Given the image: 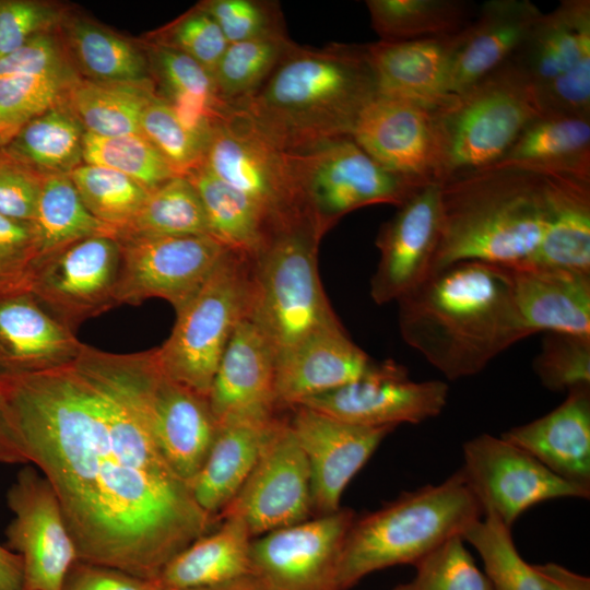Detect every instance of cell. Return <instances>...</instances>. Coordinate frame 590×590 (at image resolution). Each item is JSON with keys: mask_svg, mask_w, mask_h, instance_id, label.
I'll return each mask as SVG.
<instances>
[{"mask_svg": "<svg viewBox=\"0 0 590 590\" xmlns=\"http://www.w3.org/2000/svg\"><path fill=\"white\" fill-rule=\"evenodd\" d=\"M153 356L84 344L71 364L0 375V401L16 447L57 495L78 560L157 580L214 520L154 439Z\"/></svg>", "mask_w": 590, "mask_h": 590, "instance_id": "6da1fadb", "label": "cell"}, {"mask_svg": "<svg viewBox=\"0 0 590 590\" xmlns=\"http://www.w3.org/2000/svg\"><path fill=\"white\" fill-rule=\"evenodd\" d=\"M398 304L402 339L449 380L481 373L529 337L503 266L456 262L434 272Z\"/></svg>", "mask_w": 590, "mask_h": 590, "instance_id": "7a4b0ae2", "label": "cell"}, {"mask_svg": "<svg viewBox=\"0 0 590 590\" xmlns=\"http://www.w3.org/2000/svg\"><path fill=\"white\" fill-rule=\"evenodd\" d=\"M377 93L365 45L293 44L266 82L229 107L282 150L299 153L351 137Z\"/></svg>", "mask_w": 590, "mask_h": 590, "instance_id": "3957f363", "label": "cell"}, {"mask_svg": "<svg viewBox=\"0 0 590 590\" xmlns=\"http://www.w3.org/2000/svg\"><path fill=\"white\" fill-rule=\"evenodd\" d=\"M439 184L441 236L434 272L460 261L504 267L533 261L546 222L542 175L489 166Z\"/></svg>", "mask_w": 590, "mask_h": 590, "instance_id": "277c9868", "label": "cell"}, {"mask_svg": "<svg viewBox=\"0 0 590 590\" xmlns=\"http://www.w3.org/2000/svg\"><path fill=\"white\" fill-rule=\"evenodd\" d=\"M482 509L461 471L439 484L405 492L354 518L343 543L339 586L349 590L365 576L396 565H415L448 540L462 536Z\"/></svg>", "mask_w": 590, "mask_h": 590, "instance_id": "5b68a950", "label": "cell"}, {"mask_svg": "<svg viewBox=\"0 0 590 590\" xmlns=\"http://www.w3.org/2000/svg\"><path fill=\"white\" fill-rule=\"evenodd\" d=\"M322 236L308 215L300 216L275 228L251 261L248 314L276 357L321 330L341 326L319 279Z\"/></svg>", "mask_w": 590, "mask_h": 590, "instance_id": "8992f818", "label": "cell"}, {"mask_svg": "<svg viewBox=\"0 0 590 590\" xmlns=\"http://www.w3.org/2000/svg\"><path fill=\"white\" fill-rule=\"evenodd\" d=\"M542 113L535 91L509 60L435 109L439 182L496 164Z\"/></svg>", "mask_w": 590, "mask_h": 590, "instance_id": "52a82bcc", "label": "cell"}, {"mask_svg": "<svg viewBox=\"0 0 590 590\" xmlns=\"http://www.w3.org/2000/svg\"><path fill=\"white\" fill-rule=\"evenodd\" d=\"M251 261L227 250L199 292L177 312L170 335L153 349L165 376L208 397L222 355L249 309Z\"/></svg>", "mask_w": 590, "mask_h": 590, "instance_id": "ba28073f", "label": "cell"}, {"mask_svg": "<svg viewBox=\"0 0 590 590\" xmlns=\"http://www.w3.org/2000/svg\"><path fill=\"white\" fill-rule=\"evenodd\" d=\"M294 160L305 213L322 234L356 209L398 208L424 185L388 170L351 137L294 153Z\"/></svg>", "mask_w": 590, "mask_h": 590, "instance_id": "9c48e42d", "label": "cell"}, {"mask_svg": "<svg viewBox=\"0 0 590 590\" xmlns=\"http://www.w3.org/2000/svg\"><path fill=\"white\" fill-rule=\"evenodd\" d=\"M202 165L253 201L274 229L307 215L294 153L279 148L232 107L214 123Z\"/></svg>", "mask_w": 590, "mask_h": 590, "instance_id": "30bf717a", "label": "cell"}, {"mask_svg": "<svg viewBox=\"0 0 590 590\" xmlns=\"http://www.w3.org/2000/svg\"><path fill=\"white\" fill-rule=\"evenodd\" d=\"M511 60L542 111L590 116V1L563 0L542 13Z\"/></svg>", "mask_w": 590, "mask_h": 590, "instance_id": "8fae6325", "label": "cell"}, {"mask_svg": "<svg viewBox=\"0 0 590 590\" xmlns=\"http://www.w3.org/2000/svg\"><path fill=\"white\" fill-rule=\"evenodd\" d=\"M462 451L460 471L483 515H494L509 528L539 503L590 496V488L560 477L502 436L477 435Z\"/></svg>", "mask_w": 590, "mask_h": 590, "instance_id": "7c38bea8", "label": "cell"}, {"mask_svg": "<svg viewBox=\"0 0 590 590\" xmlns=\"http://www.w3.org/2000/svg\"><path fill=\"white\" fill-rule=\"evenodd\" d=\"M117 239L121 248L117 306L158 297L172 304L176 314L199 292L229 250L211 235Z\"/></svg>", "mask_w": 590, "mask_h": 590, "instance_id": "4fadbf2b", "label": "cell"}, {"mask_svg": "<svg viewBox=\"0 0 590 590\" xmlns=\"http://www.w3.org/2000/svg\"><path fill=\"white\" fill-rule=\"evenodd\" d=\"M120 259V243L113 235L76 240L38 260L27 292L73 331L117 306Z\"/></svg>", "mask_w": 590, "mask_h": 590, "instance_id": "5bb4252c", "label": "cell"}, {"mask_svg": "<svg viewBox=\"0 0 590 590\" xmlns=\"http://www.w3.org/2000/svg\"><path fill=\"white\" fill-rule=\"evenodd\" d=\"M314 514L310 471L288 420L271 426L244 485L221 515L235 516L252 538L299 523Z\"/></svg>", "mask_w": 590, "mask_h": 590, "instance_id": "9a60e30c", "label": "cell"}, {"mask_svg": "<svg viewBox=\"0 0 590 590\" xmlns=\"http://www.w3.org/2000/svg\"><path fill=\"white\" fill-rule=\"evenodd\" d=\"M349 508L253 538V577L262 590H342L339 563L355 518Z\"/></svg>", "mask_w": 590, "mask_h": 590, "instance_id": "2e32d148", "label": "cell"}, {"mask_svg": "<svg viewBox=\"0 0 590 590\" xmlns=\"http://www.w3.org/2000/svg\"><path fill=\"white\" fill-rule=\"evenodd\" d=\"M7 503L14 514L5 529L7 545L22 558L23 590H63L78 552L51 485L26 465L9 488Z\"/></svg>", "mask_w": 590, "mask_h": 590, "instance_id": "e0dca14e", "label": "cell"}, {"mask_svg": "<svg viewBox=\"0 0 590 590\" xmlns=\"http://www.w3.org/2000/svg\"><path fill=\"white\" fill-rule=\"evenodd\" d=\"M448 394L445 381L411 380L402 365L387 361L373 363L361 378L299 405L356 425L397 427L438 416Z\"/></svg>", "mask_w": 590, "mask_h": 590, "instance_id": "ac0fdd59", "label": "cell"}, {"mask_svg": "<svg viewBox=\"0 0 590 590\" xmlns=\"http://www.w3.org/2000/svg\"><path fill=\"white\" fill-rule=\"evenodd\" d=\"M441 236L440 184L418 187L380 229L379 262L370 281L376 304L400 300L433 273Z\"/></svg>", "mask_w": 590, "mask_h": 590, "instance_id": "d6986e66", "label": "cell"}, {"mask_svg": "<svg viewBox=\"0 0 590 590\" xmlns=\"http://www.w3.org/2000/svg\"><path fill=\"white\" fill-rule=\"evenodd\" d=\"M435 109L376 94L361 110L351 138L388 170L417 182H439Z\"/></svg>", "mask_w": 590, "mask_h": 590, "instance_id": "ffe728a7", "label": "cell"}, {"mask_svg": "<svg viewBox=\"0 0 590 590\" xmlns=\"http://www.w3.org/2000/svg\"><path fill=\"white\" fill-rule=\"evenodd\" d=\"M274 346L248 314L237 324L216 368L208 400L217 426L275 421Z\"/></svg>", "mask_w": 590, "mask_h": 590, "instance_id": "44dd1931", "label": "cell"}, {"mask_svg": "<svg viewBox=\"0 0 590 590\" xmlns=\"http://www.w3.org/2000/svg\"><path fill=\"white\" fill-rule=\"evenodd\" d=\"M293 410L288 423L308 462L314 512L337 511L349 483L394 427L356 425L304 405Z\"/></svg>", "mask_w": 590, "mask_h": 590, "instance_id": "7402d4cb", "label": "cell"}, {"mask_svg": "<svg viewBox=\"0 0 590 590\" xmlns=\"http://www.w3.org/2000/svg\"><path fill=\"white\" fill-rule=\"evenodd\" d=\"M462 34L365 45L378 94L429 108L446 104L455 95L450 78Z\"/></svg>", "mask_w": 590, "mask_h": 590, "instance_id": "603a6c76", "label": "cell"}, {"mask_svg": "<svg viewBox=\"0 0 590 590\" xmlns=\"http://www.w3.org/2000/svg\"><path fill=\"white\" fill-rule=\"evenodd\" d=\"M505 269L515 310L529 335H590V274L538 263Z\"/></svg>", "mask_w": 590, "mask_h": 590, "instance_id": "cb8c5ba5", "label": "cell"}, {"mask_svg": "<svg viewBox=\"0 0 590 590\" xmlns=\"http://www.w3.org/2000/svg\"><path fill=\"white\" fill-rule=\"evenodd\" d=\"M149 412L161 453L189 484L202 467L219 427L208 397L168 378L156 365Z\"/></svg>", "mask_w": 590, "mask_h": 590, "instance_id": "d4e9b609", "label": "cell"}, {"mask_svg": "<svg viewBox=\"0 0 590 590\" xmlns=\"http://www.w3.org/2000/svg\"><path fill=\"white\" fill-rule=\"evenodd\" d=\"M373 363L342 324L321 330L276 357L274 387L279 409H293L345 386L361 378Z\"/></svg>", "mask_w": 590, "mask_h": 590, "instance_id": "484cf974", "label": "cell"}, {"mask_svg": "<svg viewBox=\"0 0 590 590\" xmlns=\"http://www.w3.org/2000/svg\"><path fill=\"white\" fill-rule=\"evenodd\" d=\"M83 345L30 292L0 296V375L36 373L71 364Z\"/></svg>", "mask_w": 590, "mask_h": 590, "instance_id": "4316f807", "label": "cell"}, {"mask_svg": "<svg viewBox=\"0 0 590 590\" xmlns=\"http://www.w3.org/2000/svg\"><path fill=\"white\" fill-rule=\"evenodd\" d=\"M502 437L560 477L590 488V386L567 391L554 410Z\"/></svg>", "mask_w": 590, "mask_h": 590, "instance_id": "83f0119b", "label": "cell"}, {"mask_svg": "<svg viewBox=\"0 0 590 590\" xmlns=\"http://www.w3.org/2000/svg\"><path fill=\"white\" fill-rule=\"evenodd\" d=\"M542 12L529 0H488L463 31L450 78L459 94L514 58Z\"/></svg>", "mask_w": 590, "mask_h": 590, "instance_id": "f1b7e54d", "label": "cell"}, {"mask_svg": "<svg viewBox=\"0 0 590 590\" xmlns=\"http://www.w3.org/2000/svg\"><path fill=\"white\" fill-rule=\"evenodd\" d=\"M203 534L176 554L162 569L157 581L168 590H197L256 580L250 547L252 536L235 516Z\"/></svg>", "mask_w": 590, "mask_h": 590, "instance_id": "f546056e", "label": "cell"}, {"mask_svg": "<svg viewBox=\"0 0 590 590\" xmlns=\"http://www.w3.org/2000/svg\"><path fill=\"white\" fill-rule=\"evenodd\" d=\"M493 166L590 179V116L542 111Z\"/></svg>", "mask_w": 590, "mask_h": 590, "instance_id": "4dcf8cb0", "label": "cell"}, {"mask_svg": "<svg viewBox=\"0 0 590 590\" xmlns=\"http://www.w3.org/2000/svg\"><path fill=\"white\" fill-rule=\"evenodd\" d=\"M546 222L532 262L590 274V179L542 175Z\"/></svg>", "mask_w": 590, "mask_h": 590, "instance_id": "1f68e13d", "label": "cell"}, {"mask_svg": "<svg viewBox=\"0 0 590 590\" xmlns=\"http://www.w3.org/2000/svg\"><path fill=\"white\" fill-rule=\"evenodd\" d=\"M275 421L267 425L232 424L217 427L202 467L189 483L194 502L214 521L249 476Z\"/></svg>", "mask_w": 590, "mask_h": 590, "instance_id": "d6a6232c", "label": "cell"}, {"mask_svg": "<svg viewBox=\"0 0 590 590\" xmlns=\"http://www.w3.org/2000/svg\"><path fill=\"white\" fill-rule=\"evenodd\" d=\"M185 176L201 199L209 234L229 250L253 259L274 231L266 213L202 164Z\"/></svg>", "mask_w": 590, "mask_h": 590, "instance_id": "836d02e7", "label": "cell"}, {"mask_svg": "<svg viewBox=\"0 0 590 590\" xmlns=\"http://www.w3.org/2000/svg\"><path fill=\"white\" fill-rule=\"evenodd\" d=\"M371 26L385 42L453 36L463 32L477 9L464 0H368Z\"/></svg>", "mask_w": 590, "mask_h": 590, "instance_id": "e575fe53", "label": "cell"}, {"mask_svg": "<svg viewBox=\"0 0 590 590\" xmlns=\"http://www.w3.org/2000/svg\"><path fill=\"white\" fill-rule=\"evenodd\" d=\"M153 96L146 84L75 80L67 103L86 132L119 137L143 134L141 118Z\"/></svg>", "mask_w": 590, "mask_h": 590, "instance_id": "d590c367", "label": "cell"}, {"mask_svg": "<svg viewBox=\"0 0 590 590\" xmlns=\"http://www.w3.org/2000/svg\"><path fill=\"white\" fill-rule=\"evenodd\" d=\"M84 133L66 101L26 122L5 145L44 174H68L83 163Z\"/></svg>", "mask_w": 590, "mask_h": 590, "instance_id": "8d00e7d4", "label": "cell"}, {"mask_svg": "<svg viewBox=\"0 0 590 590\" xmlns=\"http://www.w3.org/2000/svg\"><path fill=\"white\" fill-rule=\"evenodd\" d=\"M39 259L76 240L113 235L109 226L95 219L83 204L68 174H46L34 220Z\"/></svg>", "mask_w": 590, "mask_h": 590, "instance_id": "74e56055", "label": "cell"}, {"mask_svg": "<svg viewBox=\"0 0 590 590\" xmlns=\"http://www.w3.org/2000/svg\"><path fill=\"white\" fill-rule=\"evenodd\" d=\"M210 235L201 199L186 176H174L149 191L133 220L116 238Z\"/></svg>", "mask_w": 590, "mask_h": 590, "instance_id": "f35d334b", "label": "cell"}, {"mask_svg": "<svg viewBox=\"0 0 590 590\" xmlns=\"http://www.w3.org/2000/svg\"><path fill=\"white\" fill-rule=\"evenodd\" d=\"M293 44L284 30L228 44L212 73L221 101L232 106L253 94Z\"/></svg>", "mask_w": 590, "mask_h": 590, "instance_id": "ab89813d", "label": "cell"}, {"mask_svg": "<svg viewBox=\"0 0 590 590\" xmlns=\"http://www.w3.org/2000/svg\"><path fill=\"white\" fill-rule=\"evenodd\" d=\"M70 40L84 70L99 82L145 84L148 66L129 42L92 23L78 21Z\"/></svg>", "mask_w": 590, "mask_h": 590, "instance_id": "60d3db41", "label": "cell"}, {"mask_svg": "<svg viewBox=\"0 0 590 590\" xmlns=\"http://www.w3.org/2000/svg\"><path fill=\"white\" fill-rule=\"evenodd\" d=\"M510 529L494 515L485 514L462 539L480 555L493 590H545L533 565L519 554Z\"/></svg>", "mask_w": 590, "mask_h": 590, "instance_id": "b9f144b4", "label": "cell"}, {"mask_svg": "<svg viewBox=\"0 0 590 590\" xmlns=\"http://www.w3.org/2000/svg\"><path fill=\"white\" fill-rule=\"evenodd\" d=\"M88 212L116 233L137 215L149 190L126 175L82 163L68 173Z\"/></svg>", "mask_w": 590, "mask_h": 590, "instance_id": "7bdbcfd3", "label": "cell"}, {"mask_svg": "<svg viewBox=\"0 0 590 590\" xmlns=\"http://www.w3.org/2000/svg\"><path fill=\"white\" fill-rule=\"evenodd\" d=\"M82 161L119 172L149 191L177 176L144 134L99 137L85 131Z\"/></svg>", "mask_w": 590, "mask_h": 590, "instance_id": "ee69618b", "label": "cell"}, {"mask_svg": "<svg viewBox=\"0 0 590 590\" xmlns=\"http://www.w3.org/2000/svg\"><path fill=\"white\" fill-rule=\"evenodd\" d=\"M73 74L0 76V143L30 120L67 101Z\"/></svg>", "mask_w": 590, "mask_h": 590, "instance_id": "f6af8a7d", "label": "cell"}, {"mask_svg": "<svg viewBox=\"0 0 590 590\" xmlns=\"http://www.w3.org/2000/svg\"><path fill=\"white\" fill-rule=\"evenodd\" d=\"M414 566V578L392 590H493L462 536L448 540Z\"/></svg>", "mask_w": 590, "mask_h": 590, "instance_id": "bcb514c9", "label": "cell"}, {"mask_svg": "<svg viewBox=\"0 0 590 590\" xmlns=\"http://www.w3.org/2000/svg\"><path fill=\"white\" fill-rule=\"evenodd\" d=\"M141 129L177 176L202 164L206 142L185 127L166 99L152 97L144 108Z\"/></svg>", "mask_w": 590, "mask_h": 590, "instance_id": "7dc6e473", "label": "cell"}, {"mask_svg": "<svg viewBox=\"0 0 590 590\" xmlns=\"http://www.w3.org/2000/svg\"><path fill=\"white\" fill-rule=\"evenodd\" d=\"M533 370L550 391L590 386V335L546 333L533 359Z\"/></svg>", "mask_w": 590, "mask_h": 590, "instance_id": "c3c4849f", "label": "cell"}, {"mask_svg": "<svg viewBox=\"0 0 590 590\" xmlns=\"http://www.w3.org/2000/svg\"><path fill=\"white\" fill-rule=\"evenodd\" d=\"M152 59L168 99L190 98L219 110L228 108L219 97L212 73L194 59L160 44L153 48Z\"/></svg>", "mask_w": 590, "mask_h": 590, "instance_id": "681fc988", "label": "cell"}, {"mask_svg": "<svg viewBox=\"0 0 590 590\" xmlns=\"http://www.w3.org/2000/svg\"><path fill=\"white\" fill-rule=\"evenodd\" d=\"M38 260L34 223L0 215V296L27 292Z\"/></svg>", "mask_w": 590, "mask_h": 590, "instance_id": "f907efd6", "label": "cell"}, {"mask_svg": "<svg viewBox=\"0 0 590 590\" xmlns=\"http://www.w3.org/2000/svg\"><path fill=\"white\" fill-rule=\"evenodd\" d=\"M158 44L186 54L211 73L228 46L219 25L200 5L166 28Z\"/></svg>", "mask_w": 590, "mask_h": 590, "instance_id": "816d5d0a", "label": "cell"}, {"mask_svg": "<svg viewBox=\"0 0 590 590\" xmlns=\"http://www.w3.org/2000/svg\"><path fill=\"white\" fill-rule=\"evenodd\" d=\"M200 7L219 25L228 44L283 30L276 4L256 0H210Z\"/></svg>", "mask_w": 590, "mask_h": 590, "instance_id": "f5cc1de1", "label": "cell"}, {"mask_svg": "<svg viewBox=\"0 0 590 590\" xmlns=\"http://www.w3.org/2000/svg\"><path fill=\"white\" fill-rule=\"evenodd\" d=\"M45 175L0 144V215L33 221Z\"/></svg>", "mask_w": 590, "mask_h": 590, "instance_id": "db71d44e", "label": "cell"}, {"mask_svg": "<svg viewBox=\"0 0 590 590\" xmlns=\"http://www.w3.org/2000/svg\"><path fill=\"white\" fill-rule=\"evenodd\" d=\"M58 17L49 5L31 0L0 1V57L21 47L31 37L47 32Z\"/></svg>", "mask_w": 590, "mask_h": 590, "instance_id": "11a10c76", "label": "cell"}, {"mask_svg": "<svg viewBox=\"0 0 590 590\" xmlns=\"http://www.w3.org/2000/svg\"><path fill=\"white\" fill-rule=\"evenodd\" d=\"M72 74L57 40L47 32L0 57V76Z\"/></svg>", "mask_w": 590, "mask_h": 590, "instance_id": "9f6ffc18", "label": "cell"}, {"mask_svg": "<svg viewBox=\"0 0 590 590\" xmlns=\"http://www.w3.org/2000/svg\"><path fill=\"white\" fill-rule=\"evenodd\" d=\"M63 590H168L157 580L144 579L108 566L76 560L67 574Z\"/></svg>", "mask_w": 590, "mask_h": 590, "instance_id": "6f0895ef", "label": "cell"}, {"mask_svg": "<svg viewBox=\"0 0 590 590\" xmlns=\"http://www.w3.org/2000/svg\"><path fill=\"white\" fill-rule=\"evenodd\" d=\"M545 590H590V578L556 563L533 565Z\"/></svg>", "mask_w": 590, "mask_h": 590, "instance_id": "680465c9", "label": "cell"}, {"mask_svg": "<svg viewBox=\"0 0 590 590\" xmlns=\"http://www.w3.org/2000/svg\"><path fill=\"white\" fill-rule=\"evenodd\" d=\"M23 583L21 556L0 545V590H23Z\"/></svg>", "mask_w": 590, "mask_h": 590, "instance_id": "91938a15", "label": "cell"}, {"mask_svg": "<svg viewBox=\"0 0 590 590\" xmlns=\"http://www.w3.org/2000/svg\"><path fill=\"white\" fill-rule=\"evenodd\" d=\"M0 463L26 464L27 461L16 447L3 414L0 401Z\"/></svg>", "mask_w": 590, "mask_h": 590, "instance_id": "94428289", "label": "cell"}, {"mask_svg": "<svg viewBox=\"0 0 590 590\" xmlns=\"http://www.w3.org/2000/svg\"><path fill=\"white\" fill-rule=\"evenodd\" d=\"M197 590H262L256 580H249L245 582H239L231 586L209 588V589H197Z\"/></svg>", "mask_w": 590, "mask_h": 590, "instance_id": "6125c7cd", "label": "cell"}, {"mask_svg": "<svg viewBox=\"0 0 590 590\" xmlns=\"http://www.w3.org/2000/svg\"><path fill=\"white\" fill-rule=\"evenodd\" d=\"M1 144V143H0Z\"/></svg>", "mask_w": 590, "mask_h": 590, "instance_id": "be15d7a7", "label": "cell"}]
</instances>
